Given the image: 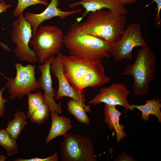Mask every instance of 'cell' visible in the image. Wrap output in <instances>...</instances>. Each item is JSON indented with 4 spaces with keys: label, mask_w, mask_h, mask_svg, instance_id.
Returning <instances> with one entry per match:
<instances>
[{
    "label": "cell",
    "mask_w": 161,
    "mask_h": 161,
    "mask_svg": "<svg viewBox=\"0 0 161 161\" xmlns=\"http://www.w3.org/2000/svg\"><path fill=\"white\" fill-rule=\"evenodd\" d=\"M130 91L122 83H112L109 86L101 88L100 92L88 102L96 105L102 103L109 105H120L126 109L133 110L127 100Z\"/></svg>",
    "instance_id": "obj_9"
},
{
    "label": "cell",
    "mask_w": 161,
    "mask_h": 161,
    "mask_svg": "<svg viewBox=\"0 0 161 161\" xmlns=\"http://www.w3.org/2000/svg\"><path fill=\"white\" fill-rule=\"evenodd\" d=\"M64 35L61 29L57 26H39L30 42L39 63L43 64L60 52L63 47Z\"/></svg>",
    "instance_id": "obj_4"
},
{
    "label": "cell",
    "mask_w": 161,
    "mask_h": 161,
    "mask_svg": "<svg viewBox=\"0 0 161 161\" xmlns=\"http://www.w3.org/2000/svg\"><path fill=\"white\" fill-rule=\"evenodd\" d=\"M3 0H0V2L2 1Z\"/></svg>",
    "instance_id": "obj_31"
},
{
    "label": "cell",
    "mask_w": 161,
    "mask_h": 161,
    "mask_svg": "<svg viewBox=\"0 0 161 161\" xmlns=\"http://www.w3.org/2000/svg\"><path fill=\"white\" fill-rule=\"evenodd\" d=\"M148 46L142 34L141 25L138 22L129 25L117 41L110 44V52L115 62L132 58V50L135 47Z\"/></svg>",
    "instance_id": "obj_8"
},
{
    "label": "cell",
    "mask_w": 161,
    "mask_h": 161,
    "mask_svg": "<svg viewBox=\"0 0 161 161\" xmlns=\"http://www.w3.org/2000/svg\"><path fill=\"white\" fill-rule=\"evenodd\" d=\"M52 122L50 129L46 137L45 144L58 136H64L72 127L70 119L66 116H59L56 112H51Z\"/></svg>",
    "instance_id": "obj_17"
},
{
    "label": "cell",
    "mask_w": 161,
    "mask_h": 161,
    "mask_svg": "<svg viewBox=\"0 0 161 161\" xmlns=\"http://www.w3.org/2000/svg\"><path fill=\"white\" fill-rule=\"evenodd\" d=\"M14 64L16 70V76L7 78L5 87L8 89L10 99H21L25 95L39 89L35 77V65L28 64L24 66L17 63Z\"/></svg>",
    "instance_id": "obj_6"
},
{
    "label": "cell",
    "mask_w": 161,
    "mask_h": 161,
    "mask_svg": "<svg viewBox=\"0 0 161 161\" xmlns=\"http://www.w3.org/2000/svg\"><path fill=\"white\" fill-rule=\"evenodd\" d=\"M50 69L52 74L58 80V87L56 92L55 99L59 100L64 97H68L81 103L84 106L86 101L85 95L74 88L69 83L64 72L59 54L52 59Z\"/></svg>",
    "instance_id": "obj_10"
},
{
    "label": "cell",
    "mask_w": 161,
    "mask_h": 161,
    "mask_svg": "<svg viewBox=\"0 0 161 161\" xmlns=\"http://www.w3.org/2000/svg\"><path fill=\"white\" fill-rule=\"evenodd\" d=\"M116 106L105 104L104 122L109 126L111 130H114L116 133V141L119 142L127 135L123 130L125 127L119 123L120 117L122 113L116 109Z\"/></svg>",
    "instance_id": "obj_16"
},
{
    "label": "cell",
    "mask_w": 161,
    "mask_h": 161,
    "mask_svg": "<svg viewBox=\"0 0 161 161\" xmlns=\"http://www.w3.org/2000/svg\"><path fill=\"white\" fill-rule=\"evenodd\" d=\"M52 56L47 60L43 64L38 66L41 75L37 80L39 89L43 90L44 103L48 105L51 112H56L60 114L62 112L61 103H57L55 100V97L56 92L52 87V81L50 67Z\"/></svg>",
    "instance_id": "obj_11"
},
{
    "label": "cell",
    "mask_w": 161,
    "mask_h": 161,
    "mask_svg": "<svg viewBox=\"0 0 161 161\" xmlns=\"http://www.w3.org/2000/svg\"><path fill=\"white\" fill-rule=\"evenodd\" d=\"M86 16L81 23L76 18L71 25L80 33L94 36L109 44L119 40L126 29L125 14L114 11L101 10L90 12Z\"/></svg>",
    "instance_id": "obj_1"
},
{
    "label": "cell",
    "mask_w": 161,
    "mask_h": 161,
    "mask_svg": "<svg viewBox=\"0 0 161 161\" xmlns=\"http://www.w3.org/2000/svg\"></svg>",
    "instance_id": "obj_32"
},
{
    "label": "cell",
    "mask_w": 161,
    "mask_h": 161,
    "mask_svg": "<svg viewBox=\"0 0 161 161\" xmlns=\"http://www.w3.org/2000/svg\"><path fill=\"white\" fill-rule=\"evenodd\" d=\"M27 96L28 109L27 115L30 117L36 109L44 103V99L43 94L40 91L35 93H30Z\"/></svg>",
    "instance_id": "obj_22"
},
{
    "label": "cell",
    "mask_w": 161,
    "mask_h": 161,
    "mask_svg": "<svg viewBox=\"0 0 161 161\" xmlns=\"http://www.w3.org/2000/svg\"><path fill=\"white\" fill-rule=\"evenodd\" d=\"M161 99L157 97L155 98L147 100L145 104L138 105L132 104L131 107L132 110L136 108L141 111L142 113L141 120L147 121L150 115H155L157 118L159 123L161 122V112L160 108Z\"/></svg>",
    "instance_id": "obj_18"
},
{
    "label": "cell",
    "mask_w": 161,
    "mask_h": 161,
    "mask_svg": "<svg viewBox=\"0 0 161 161\" xmlns=\"http://www.w3.org/2000/svg\"><path fill=\"white\" fill-rule=\"evenodd\" d=\"M28 123L27 117L23 112L17 110L14 118L9 121L5 129L16 140Z\"/></svg>",
    "instance_id": "obj_20"
},
{
    "label": "cell",
    "mask_w": 161,
    "mask_h": 161,
    "mask_svg": "<svg viewBox=\"0 0 161 161\" xmlns=\"http://www.w3.org/2000/svg\"><path fill=\"white\" fill-rule=\"evenodd\" d=\"M80 5L85 9L82 16L80 17L82 20L84 17H86L90 12L104 9L125 15L129 13L125 5L117 0H81L69 4L68 7L72 8Z\"/></svg>",
    "instance_id": "obj_14"
},
{
    "label": "cell",
    "mask_w": 161,
    "mask_h": 161,
    "mask_svg": "<svg viewBox=\"0 0 161 161\" xmlns=\"http://www.w3.org/2000/svg\"><path fill=\"white\" fill-rule=\"evenodd\" d=\"M7 158V157L3 155H1L0 156V161H5Z\"/></svg>",
    "instance_id": "obj_30"
},
{
    "label": "cell",
    "mask_w": 161,
    "mask_h": 161,
    "mask_svg": "<svg viewBox=\"0 0 161 161\" xmlns=\"http://www.w3.org/2000/svg\"><path fill=\"white\" fill-rule=\"evenodd\" d=\"M58 153L56 152L46 158H41L38 157L30 159H23L18 157L14 161H58Z\"/></svg>",
    "instance_id": "obj_25"
},
{
    "label": "cell",
    "mask_w": 161,
    "mask_h": 161,
    "mask_svg": "<svg viewBox=\"0 0 161 161\" xmlns=\"http://www.w3.org/2000/svg\"><path fill=\"white\" fill-rule=\"evenodd\" d=\"M64 75L71 85L80 90L81 80L92 64L95 62H86L77 59L71 55L58 53Z\"/></svg>",
    "instance_id": "obj_13"
},
{
    "label": "cell",
    "mask_w": 161,
    "mask_h": 161,
    "mask_svg": "<svg viewBox=\"0 0 161 161\" xmlns=\"http://www.w3.org/2000/svg\"><path fill=\"white\" fill-rule=\"evenodd\" d=\"M0 75H2L6 79L7 78L2 73H0ZM6 88L5 87L2 88L0 90V117H3L5 113V106L6 103L8 101L7 99H4L2 97V93Z\"/></svg>",
    "instance_id": "obj_27"
},
{
    "label": "cell",
    "mask_w": 161,
    "mask_h": 161,
    "mask_svg": "<svg viewBox=\"0 0 161 161\" xmlns=\"http://www.w3.org/2000/svg\"><path fill=\"white\" fill-rule=\"evenodd\" d=\"M110 78L105 74L102 63H94L82 79L80 90L88 87L100 86L109 82Z\"/></svg>",
    "instance_id": "obj_15"
},
{
    "label": "cell",
    "mask_w": 161,
    "mask_h": 161,
    "mask_svg": "<svg viewBox=\"0 0 161 161\" xmlns=\"http://www.w3.org/2000/svg\"><path fill=\"white\" fill-rule=\"evenodd\" d=\"M10 35L11 41L16 45L14 52L17 58L21 61L30 63L38 61L35 51L29 46L32 37V27L23 14L13 22Z\"/></svg>",
    "instance_id": "obj_7"
},
{
    "label": "cell",
    "mask_w": 161,
    "mask_h": 161,
    "mask_svg": "<svg viewBox=\"0 0 161 161\" xmlns=\"http://www.w3.org/2000/svg\"><path fill=\"white\" fill-rule=\"evenodd\" d=\"M37 4L47 6L48 3L47 0H18L17 6L13 12V15L14 17H18L23 14L24 10L27 7Z\"/></svg>",
    "instance_id": "obj_24"
},
{
    "label": "cell",
    "mask_w": 161,
    "mask_h": 161,
    "mask_svg": "<svg viewBox=\"0 0 161 161\" xmlns=\"http://www.w3.org/2000/svg\"><path fill=\"white\" fill-rule=\"evenodd\" d=\"M67 106L69 113L78 121L82 123L89 124L90 120L86 112L91 111L89 107L85 106L81 103L72 99L68 102Z\"/></svg>",
    "instance_id": "obj_19"
},
{
    "label": "cell",
    "mask_w": 161,
    "mask_h": 161,
    "mask_svg": "<svg viewBox=\"0 0 161 161\" xmlns=\"http://www.w3.org/2000/svg\"><path fill=\"white\" fill-rule=\"evenodd\" d=\"M122 4L125 5L126 4H134L138 0H117Z\"/></svg>",
    "instance_id": "obj_29"
},
{
    "label": "cell",
    "mask_w": 161,
    "mask_h": 161,
    "mask_svg": "<svg viewBox=\"0 0 161 161\" xmlns=\"http://www.w3.org/2000/svg\"><path fill=\"white\" fill-rule=\"evenodd\" d=\"M62 161H96L93 143L88 137L79 134H67L60 147Z\"/></svg>",
    "instance_id": "obj_5"
},
{
    "label": "cell",
    "mask_w": 161,
    "mask_h": 161,
    "mask_svg": "<svg viewBox=\"0 0 161 161\" xmlns=\"http://www.w3.org/2000/svg\"><path fill=\"white\" fill-rule=\"evenodd\" d=\"M49 112V106L44 103L36 109L29 118L32 122L40 125L46 120Z\"/></svg>",
    "instance_id": "obj_23"
},
{
    "label": "cell",
    "mask_w": 161,
    "mask_h": 161,
    "mask_svg": "<svg viewBox=\"0 0 161 161\" xmlns=\"http://www.w3.org/2000/svg\"><path fill=\"white\" fill-rule=\"evenodd\" d=\"M59 3L60 0H51L47 8L42 13L39 14L28 12L26 13L24 18L31 25L32 37L35 35L39 26L43 21L55 17H59L61 20H63L69 16L82 12L81 9L68 11L62 10L58 7Z\"/></svg>",
    "instance_id": "obj_12"
},
{
    "label": "cell",
    "mask_w": 161,
    "mask_h": 161,
    "mask_svg": "<svg viewBox=\"0 0 161 161\" xmlns=\"http://www.w3.org/2000/svg\"><path fill=\"white\" fill-rule=\"evenodd\" d=\"M11 5L9 4H7L6 2L2 1L0 2V13L5 12L8 9L11 7ZM0 46L5 51L9 52H12L11 49L8 46L0 41Z\"/></svg>",
    "instance_id": "obj_26"
},
{
    "label": "cell",
    "mask_w": 161,
    "mask_h": 161,
    "mask_svg": "<svg viewBox=\"0 0 161 161\" xmlns=\"http://www.w3.org/2000/svg\"><path fill=\"white\" fill-rule=\"evenodd\" d=\"M0 145L3 147L8 156L16 154L19 146L16 140L5 129H0Z\"/></svg>",
    "instance_id": "obj_21"
},
{
    "label": "cell",
    "mask_w": 161,
    "mask_h": 161,
    "mask_svg": "<svg viewBox=\"0 0 161 161\" xmlns=\"http://www.w3.org/2000/svg\"><path fill=\"white\" fill-rule=\"evenodd\" d=\"M156 58L148 46L141 47L137 53L134 63L126 66L120 75H131L132 85L135 96L145 95L149 92V84L155 77Z\"/></svg>",
    "instance_id": "obj_3"
},
{
    "label": "cell",
    "mask_w": 161,
    "mask_h": 161,
    "mask_svg": "<svg viewBox=\"0 0 161 161\" xmlns=\"http://www.w3.org/2000/svg\"><path fill=\"white\" fill-rule=\"evenodd\" d=\"M63 42L70 55L86 62L102 63L111 56L110 44L99 38L78 32L72 25L64 35Z\"/></svg>",
    "instance_id": "obj_2"
},
{
    "label": "cell",
    "mask_w": 161,
    "mask_h": 161,
    "mask_svg": "<svg viewBox=\"0 0 161 161\" xmlns=\"http://www.w3.org/2000/svg\"><path fill=\"white\" fill-rule=\"evenodd\" d=\"M155 2L157 4V7L156 9L157 11V14L155 18V25L156 27H158L161 25V19L160 18V13L161 9V0H153L150 3L147 4L145 7L146 8L152 3Z\"/></svg>",
    "instance_id": "obj_28"
}]
</instances>
